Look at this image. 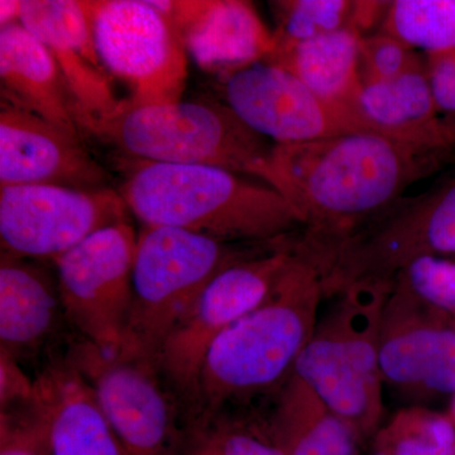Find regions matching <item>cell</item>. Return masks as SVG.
<instances>
[{
  "mask_svg": "<svg viewBox=\"0 0 455 455\" xmlns=\"http://www.w3.org/2000/svg\"><path fill=\"white\" fill-rule=\"evenodd\" d=\"M443 157L368 132L338 134L275 145L266 184L298 212L302 239L326 250L387 211Z\"/></svg>",
  "mask_w": 455,
  "mask_h": 455,
  "instance_id": "obj_1",
  "label": "cell"
},
{
  "mask_svg": "<svg viewBox=\"0 0 455 455\" xmlns=\"http://www.w3.org/2000/svg\"><path fill=\"white\" fill-rule=\"evenodd\" d=\"M324 298L322 265L299 241L295 259L268 298L212 341L196 387L204 415L283 385L315 331Z\"/></svg>",
  "mask_w": 455,
  "mask_h": 455,
  "instance_id": "obj_2",
  "label": "cell"
},
{
  "mask_svg": "<svg viewBox=\"0 0 455 455\" xmlns=\"http://www.w3.org/2000/svg\"><path fill=\"white\" fill-rule=\"evenodd\" d=\"M118 188L128 211L148 227H175L220 241H277L302 227L278 191L205 164L133 161Z\"/></svg>",
  "mask_w": 455,
  "mask_h": 455,
  "instance_id": "obj_3",
  "label": "cell"
},
{
  "mask_svg": "<svg viewBox=\"0 0 455 455\" xmlns=\"http://www.w3.org/2000/svg\"><path fill=\"white\" fill-rule=\"evenodd\" d=\"M392 281H361L337 293L292 374L363 439L383 416L379 334Z\"/></svg>",
  "mask_w": 455,
  "mask_h": 455,
  "instance_id": "obj_4",
  "label": "cell"
},
{
  "mask_svg": "<svg viewBox=\"0 0 455 455\" xmlns=\"http://www.w3.org/2000/svg\"><path fill=\"white\" fill-rule=\"evenodd\" d=\"M125 157L145 163L205 164L267 181L272 148L224 101L180 100L128 107L80 127ZM267 185V184H266Z\"/></svg>",
  "mask_w": 455,
  "mask_h": 455,
  "instance_id": "obj_5",
  "label": "cell"
},
{
  "mask_svg": "<svg viewBox=\"0 0 455 455\" xmlns=\"http://www.w3.org/2000/svg\"><path fill=\"white\" fill-rule=\"evenodd\" d=\"M242 254L227 242L182 228L143 226L134 256L133 301L118 355L158 368L164 343L206 284Z\"/></svg>",
  "mask_w": 455,
  "mask_h": 455,
  "instance_id": "obj_6",
  "label": "cell"
},
{
  "mask_svg": "<svg viewBox=\"0 0 455 455\" xmlns=\"http://www.w3.org/2000/svg\"><path fill=\"white\" fill-rule=\"evenodd\" d=\"M320 252L326 298L361 281H391L420 257L455 254V178L421 196L398 200Z\"/></svg>",
  "mask_w": 455,
  "mask_h": 455,
  "instance_id": "obj_7",
  "label": "cell"
},
{
  "mask_svg": "<svg viewBox=\"0 0 455 455\" xmlns=\"http://www.w3.org/2000/svg\"><path fill=\"white\" fill-rule=\"evenodd\" d=\"M101 64L130 89L128 107L182 100L188 51L178 27L148 0H92Z\"/></svg>",
  "mask_w": 455,
  "mask_h": 455,
  "instance_id": "obj_8",
  "label": "cell"
},
{
  "mask_svg": "<svg viewBox=\"0 0 455 455\" xmlns=\"http://www.w3.org/2000/svg\"><path fill=\"white\" fill-rule=\"evenodd\" d=\"M298 251L299 241L281 238L268 251L243 253L224 266L164 343L158 370L182 390L196 391L212 341L268 298Z\"/></svg>",
  "mask_w": 455,
  "mask_h": 455,
  "instance_id": "obj_9",
  "label": "cell"
},
{
  "mask_svg": "<svg viewBox=\"0 0 455 455\" xmlns=\"http://www.w3.org/2000/svg\"><path fill=\"white\" fill-rule=\"evenodd\" d=\"M137 238L128 221L103 228L55 259L62 307L85 340L118 355L133 301Z\"/></svg>",
  "mask_w": 455,
  "mask_h": 455,
  "instance_id": "obj_10",
  "label": "cell"
},
{
  "mask_svg": "<svg viewBox=\"0 0 455 455\" xmlns=\"http://www.w3.org/2000/svg\"><path fill=\"white\" fill-rule=\"evenodd\" d=\"M68 362L88 379L125 455H188V438L176 424L157 367L88 340L71 349Z\"/></svg>",
  "mask_w": 455,
  "mask_h": 455,
  "instance_id": "obj_11",
  "label": "cell"
},
{
  "mask_svg": "<svg viewBox=\"0 0 455 455\" xmlns=\"http://www.w3.org/2000/svg\"><path fill=\"white\" fill-rule=\"evenodd\" d=\"M116 188L76 190L55 185L0 188L3 252L56 259L103 228L127 221Z\"/></svg>",
  "mask_w": 455,
  "mask_h": 455,
  "instance_id": "obj_12",
  "label": "cell"
},
{
  "mask_svg": "<svg viewBox=\"0 0 455 455\" xmlns=\"http://www.w3.org/2000/svg\"><path fill=\"white\" fill-rule=\"evenodd\" d=\"M223 101L245 125L275 145L357 133L339 108L326 103L280 66L257 62L221 79Z\"/></svg>",
  "mask_w": 455,
  "mask_h": 455,
  "instance_id": "obj_13",
  "label": "cell"
},
{
  "mask_svg": "<svg viewBox=\"0 0 455 455\" xmlns=\"http://www.w3.org/2000/svg\"><path fill=\"white\" fill-rule=\"evenodd\" d=\"M383 382L419 395H455V319L392 286L379 334Z\"/></svg>",
  "mask_w": 455,
  "mask_h": 455,
  "instance_id": "obj_14",
  "label": "cell"
},
{
  "mask_svg": "<svg viewBox=\"0 0 455 455\" xmlns=\"http://www.w3.org/2000/svg\"><path fill=\"white\" fill-rule=\"evenodd\" d=\"M20 23L51 51L75 103L77 127L122 109L101 64L92 28V0H22Z\"/></svg>",
  "mask_w": 455,
  "mask_h": 455,
  "instance_id": "obj_15",
  "label": "cell"
},
{
  "mask_svg": "<svg viewBox=\"0 0 455 455\" xmlns=\"http://www.w3.org/2000/svg\"><path fill=\"white\" fill-rule=\"evenodd\" d=\"M110 173L90 154L82 140L2 99L0 188L55 185L103 190L110 188Z\"/></svg>",
  "mask_w": 455,
  "mask_h": 455,
  "instance_id": "obj_16",
  "label": "cell"
},
{
  "mask_svg": "<svg viewBox=\"0 0 455 455\" xmlns=\"http://www.w3.org/2000/svg\"><path fill=\"white\" fill-rule=\"evenodd\" d=\"M178 27L188 55L206 73L224 77L263 62L275 47L252 4L242 0H148Z\"/></svg>",
  "mask_w": 455,
  "mask_h": 455,
  "instance_id": "obj_17",
  "label": "cell"
},
{
  "mask_svg": "<svg viewBox=\"0 0 455 455\" xmlns=\"http://www.w3.org/2000/svg\"><path fill=\"white\" fill-rule=\"evenodd\" d=\"M349 114L358 132L440 156L455 149V130L436 109L425 60L390 82L362 85Z\"/></svg>",
  "mask_w": 455,
  "mask_h": 455,
  "instance_id": "obj_18",
  "label": "cell"
},
{
  "mask_svg": "<svg viewBox=\"0 0 455 455\" xmlns=\"http://www.w3.org/2000/svg\"><path fill=\"white\" fill-rule=\"evenodd\" d=\"M2 99L82 140L75 103L51 51L20 22L0 28Z\"/></svg>",
  "mask_w": 455,
  "mask_h": 455,
  "instance_id": "obj_19",
  "label": "cell"
},
{
  "mask_svg": "<svg viewBox=\"0 0 455 455\" xmlns=\"http://www.w3.org/2000/svg\"><path fill=\"white\" fill-rule=\"evenodd\" d=\"M35 382L50 416L52 455H125L88 379L70 362L47 368Z\"/></svg>",
  "mask_w": 455,
  "mask_h": 455,
  "instance_id": "obj_20",
  "label": "cell"
},
{
  "mask_svg": "<svg viewBox=\"0 0 455 455\" xmlns=\"http://www.w3.org/2000/svg\"><path fill=\"white\" fill-rule=\"evenodd\" d=\"M20 259L3 252L0 265V350L17 361L52 334L62 305L59 283Z\"/></svg>",
  "mask_w": 455,
  "mask_h": 455,
  "instance_id": "obj_21",
  "label": "cell"
},
{
  "mask_svg": "<svg viewBox=\"0 0 455 455\" xmlns=\"http://www.w3.org/2000/svg\"><path fill=\"white\" fill-rule=\"evenodd\" d=\"M362 37L361 29L348 27L290 49L275 51L263 62L290 71L314 94L339 108L350 118V108L362 89L359 75Z\"/></svg>",
  "mask_w": 455,
  "mask_h": 455,
  "instance_id": "obj_22",
  "label": "cell"
},
{
  "mask_svg": "<svg viewBox=\"0 0 455 455\" xmlns=\"http://www.w3.org/2000/svg\"><path fill=\"white\" fill-rule=\"evenodd\" d=\"M275 416L287 455H357V431L293 374L281 387Z\"/></svg>",
  "mask_w": 455,
  "mask_h": 455,
  "instance_id": "obj_23",
  "label": "cell"
},
{
  "mask_svg": "<svg viewBox=\"0 0 455 455\" xmlns=\"http://www.w3.org/2000/svg\"><path fill=\"white\" fill-rule=\"evenodd\" d=\"M188 455H287L275 411L204 415L188 439Z\"/></svg>",
  "mask_w": 455,
  "mask_h": 455,
  "instance_id": "obj_24",
  "label": "cell"
},
{
  "mask_svg": "<svg viewBox=\"0 0 455 455\" xmlns=\"http://www.w3.org/2000/svg\"><path fill=\"white\" fill-rule=\"evenodd\" d=\"M277 18L274 32L275 51L290 49L302 44L348 28L361 29L379 16L383 3L349 2V0H289L275 2Z\"/></svg>",
  "mask_w": 455,
  "mask_h": 455,
  "instance_id": "obj_25",
  "label": "cell"
},
{
  "mask_svg": "<svg viewBox=\"0 0 455 455\" xmlns=\"http://www.w3.org/2000/svg\"><path fill=\"white\" fill-rule=\"evenodd\" d=\"M381 32L427 55L455 52V0L387 3Z\"/></svg>",
  "mask_w": 455,
  "mask_h": 455,
  "instance_id": "obj_26",
  "label": "cell"
},
{
  "mask_svg": "<svg viewBox=\"0 0 455 455\" xmlns=\"http://www.w3.org/2000/svg\"><path fill=\"white\" fill-rule=\"evenodd\" d=\"M374 451L387 455H455V427L448 414L407 407L379 427Z\"/></svg>",
  "mask_w": 455,
  "mask_h": 455,
  "instance_id": "obj_27",
  "label": "cell"
},
{
  "mask_svg": "<svg viewBox=\"0 0 455 455\" xmlns=\"http://www.w3.org/2000/svg\"><path fill=\"white\" fill-rule=\"evenodd\" d=\"M391 281L395 289L455 319V260L420 257L407 263Z\"/></svg>",
  "mask_w": 455,
  "mask_h": 455,
  "instance_id": "obj_28",
  "label": "cell"
},
{
  "mask_svg": "<svg viewBox=\"0 0 455 455\" xmlns=\"http://www.w3.org/2000/svg\"><path fill=\"white\" fill-rule=\"evenodd\" d=\"M0 455H52L50 416L37 397L0 412Z\"/></svg>",
  "mask_w": 455,
  "mask_h": 455,
  "instance_id": "obj_29",
  "label": "cell"
},
{
  "mask_svg": "<svg viewBox=\"0 0 455 455\" xmlns=\"http://www.w3.org/2000/svg\"><path fill=\"white\" fill-rule=\"evenodd\" d=\"M424 60L414 49L388 33L363 36L359 44L362 85L390 82L423 64Z\"/></svg>",
  "mask_w": 455,
  "mask_h": 455,
  "instance_id": "obj_30",
  "label": "cell"
},
{
  "mask_svg": "<svg viewBox=\"0 0 455 455\" xmlns=\"http://www.w3.org/2000/svg\"><path fill=\"white\" fill-rule=\"evenodd\" d=\"M425 66L436 109L455 130V52L427 55Z\"/></svg>",
  "mask_w": 455,
  "mask_h": 455,
  "instance_id": "obj_31",
  "label": "cell"
},
{
  "mask_svg": "<svg viewBox=\"0 0 455 455\" xmlns=\"http://www.w3.org/2000/svg\"><path fill=\"white\" fill-rule=\"evenodd\" d=\"M36 398V382L26 376L16 358L0 350V406L2 410L26 406Z\"/></svg>",
  "mask_w": 455,
  "mask_h": 455,
  "instance_id": "obj_32",
  "label": "cell"
},
{
  "mask_svg": "<svg viewBox=\"0 0 455 455\" xmlns=\"http://www.w3.org/2000/svg\"><path fill=\"white\" fill-rule=\"evenodd\" d=\"M22 0H2L0 2V28L20 22Z\"/></svg>",
  "mask_w": 455,
  "mask_h": 455,
  "instance_id": "obj_33",
  "label": "cell"
},
{
  "mask_svg": "<svg viewBox=\"0 0 455 455\" xmlns=\"http://www.w3.org/2000/svg\"><path fill=\"white\" fill-rule=\"evenodd\" d=\"M447 414L449 418H451V423H453L455 427V395H453V398H451V407H449Z\"/></svg>",
  "mask_w": 455,
  "mask_h": 455,
  "instance_id": "obj_34",
  "label": "cell"
},
{
  "mask_svg": "<svg viewBox=\"0 0 455 455\" xmlns=\"http://www.w3.org/2000/svg\"><path fill=\"white\" fill-rule=\"evenodd\" d=\"M372 455H387V454L382 453V451H374V453Z\"/></svg>",
  "mask_w": 455,
  "mask_h": 455,
  "instance_id": "obj_35",
  "label": "cell"
}]
</instances>
